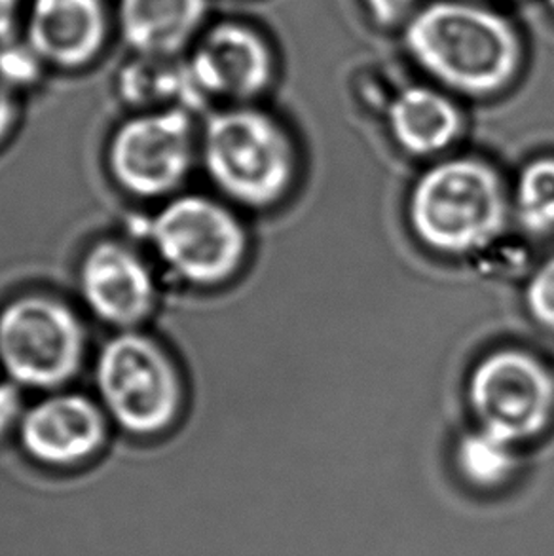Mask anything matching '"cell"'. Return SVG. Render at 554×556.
Segmentation results:
<instances>
[{
    "instance_id": "obj_1",
    "label": "cell",
    "mask_w": 554,
    "mask_h": 556,
    "mask_svg": "<svg viewBox=\"0 0 554 556\" xmlns=\"http://www.w3.org/2000/svg\"><path fill=\"white\" fill-rule=\"evenodd\" d=\"M405 45L427 75L471 98L503 90L522 60L517 33L502 15L454 0L419 10L406 25Z\"/></svg>"
},
{
    "instance_id": "obj_2",
    "label": "cell",
    "mask_w": 554,
    "mask_h": 556,
    "mask_svg": "<svg viewBox=\"0 0 554 556\" xmlns=\"http://www.w3.org/2000/svg\"><path fill=\"white\" fill-rule=\"evenodd\" d=\"M511 194L502 175L479 159H449L419 175L408 220L426 248L442 255L479 253L502 236Z\"/></svg>"
},
{
    "instance_id": "obj_3",
    "label": "cell",
    "mask_w": 554,
    "mask_h": 556,
    "mask_svg": "<svg viewBox=\"0 0 554 556\" xmlns=\"http://www.w3.org/2000/svg\"><path fill=\"white\" fill-rule=\"evenodd\" d=\"M205 174L230 202L264 210L294 181L291 137L270 114L238 105L211 114L202 136Z\"/></svg>"
},
{
    "instance_id": "obj_4",
    "label": "cell",
    "mask_w": 554,
    "mask_h": 556,
    "mask_svg": "<svg viewBox=\"0 0 554 556\" xmlns=\"http://www.w3.org/2000/svg\"><path fill=\"white\" fill-rule=\"evenodd\" d=\"M96 390L106 418L136 437L167 431L185 401L182 378L172 355L137 329L118 332L101 348Z\"/></svg>"
},
{
    "instance_id": "obj_5",
    "label": "cell",
    "mask_w": 554,
    "mask_h": 556,
    "mask_svg": "<svg viewBox=\"0 0 554 556\" xmlns=\"http://www.w3.org/2000/svg\"><path fill=\"white\" fill-rule=\"evenodd\" d=\"M149 236L165 268L194 287L223 286L249 251L240 218L210 195H175L152 218Z\"/></svg>"
},
{
    "instance_id": "obj_6",
    "label": "cell",
    "mask_w": 554,
    "mask_h": 556,
    "mask_svg": "<svg viewBox=\"0 0 554 556\" xmlns=\"http://www.w3.org/2000/svg\"><path fill=\"white\" fill-rule=\"evenodd\" d=\"M86 331L68 304L29 293L0 309V367L29 390H58L83 367Z\"/></svg>"
},
{
    "instance_id": "obj_7",
    "label": "cell",
    "mask_w": 554,
    "mask_h": 556,
    "mask_svg": "<svg viewBox=\"0 0 554 556\" xmlns=\"http://www.w3.org/2000/svg\"><path fill=\"white\" fill-rule=\"evenodd\" d=\"M194 162V128L185 109L142 111L114 129L109 174L137 200L167 198L187 181Z\"/></svg>"
},
{
    "instance_id": "obj_8",
    "label": "cell",
    "mask_w": 554,
    "mask_h": 556,
    "mask_svg": "<svg viewBox=\"0 0 554 556\" xmlns=\"http://www.w3.org/2000/svg\"><path fill=\"white\" fill-rule=\"evenodd\" d=\"M467 399L480 428L517 444L540 435L553 418L554 376L525 350H495L471 370Z\"/></svg>"
},
{
    "instance_id": "obj_9",
    "label": "cell",
    "mask_w": 554,
    "mask_h": 556,
    "mask_svg": "<svg viewBox=\"0 0 554 556\" xmlns=\"http://www.w3.org/2000/svg\"><path fill=\"white\" fill-rule=\"evenodd\" d=\"M78 291L101 324L134 331L156 306V279L136 249L121 240H101L84 253Z\"/></svg>"
},
{
    "instance_id": "obj_10",
    "label": "cell",
    "mask_w": 554,
    "mask_h": 556,
    "mask_svg": "<svg viewBox=\"0 0 554 556\" xmlns=\"http://www.w3.org/2000/svg\"><path fill=\"white\" fill-rule=\"evenodd\" d=\"M22 448L40 466L75 467L105 446L103 406L80 393H52L29 406L17 428Z\"/></svg>"
},
{
    "instance_id": "obj_11",
    "label": "cell",
    "mask_w": 554,
    "mask_h": 556,
    "mask_svg": "<svg viewBox=\"0 0 554 556\" xmlns=\"http://www.w3.org/2000/svg\"><path fill=\"white\" fill-rule=\"evenodd\" d=\"M187 63L205 103L213 99L245 103L270 84L268 46L255 30L234 23L211 29Z\"/></svg>"
},
{
    "instance_id": "obj_12",
    "label": "cell",
    "mask_w": 554,
    "mask_h": 556,
    "mask_svg": "<svg viewBox=\"0 0 554 556\" xmlns=\"http://www.w3.org/2000/svg\"><path fill=\"white\" fill-rule=\"evenodd\" d=\"M27 40L45 63L83 67L98 55L105 40L101 0H35Z\"/></svg>"
},
{
    "instance_id": "obj_13",
    "label": "cell",
    "mask_w": 554,
    "mask_h": 556,
    "mask_svg": "<svg viewBox=\"0 0 554 556\" xmlns=\"http://www.w3.org/2000/svg\"><path fill=\"white\" fill-rule=\"evenodd\" d=\"M388 129L406 154L427 159L456 143L464 118L446 93L429 86H408L391 99Z\"/></svg>"
},
{
    "instance_id": "obj_14",
    "label": "cell",
    "mask_w": 554,
    "mask_h": 556,
    "mask_svg": "<svg viewBox=\"0 0 554 556\" xmlns=\"http://www.w3.org/2000/svg\"><path fill=\"white\" fill-rule=\"evenodd\" d=\"M205 15V0H121L122 37L136 52L173 58Z\"/></svg>"
},
{
    "instance_id": "obj_15",
    "label": "cell",
    "mask_w": 554,
    "mask_h": 556,
    "mask_svg": "<svg viewBox=\"0 0 554 556\" xmlns=\"http://www.w3.org/2000/svg\"><path fill=\"white\" fill-rule=\"evenodd\" d=\"M118 86L122 99L139 106L141 113L158 109H185L190 113L207 105L196 88L188 63L172 58L141 55L122 71Z\"/></svg>"
},
{
    "instance_id": "obj_16",
    "label": "cell",
    "mask_w": 554,
    "mask_h": 556,
    "mask_svg": "<svg viewBox=\"0 0 554 556\" xmlns=\"http://www.w3.org/2000/svg\"><path fill=\"white\" fill-rule=\"evenodd\" d=\"M511 215L530 236L554 232V156L522 167L511 194Z\"/></svg>"
},
{
    "instance_id": "obj_17",
    "label": "cell",
    "mask_w": 554,
    "mask_h": 556,
    "mask_svg": "<svg viewBox=\"0 0 554 556\" xmlns=\"http://www.w3.org/2000/svg\"><path fill=\"white\" fill-rule=\"evenodd\" d=\"M456 464L465 481L475 486L490 489L509 479L517 466L515 444L479 428L457 443Z\"/></svg>"
},
{
    "instance_id": "obj_18",
    "label": "cell",
    "mask_w": 554,
    "mask_h": 556,
    "mask_svg": "<svg viewBox=\"0 0 554 556\" xmlns=\"http://www.w3.org/2000/svg\"><path fill=\"white\" fill-rule=\"evenodd\" d=\"M525 301L530 316L541 327L554 332V256L541 264L528 279Z\"/></svg>"
},
{
    "instance_id": "obj_19",
    "label": "cell",
    "mask_w": 554,
    "mask_h": 556,
    "mask_svg": "<svg viewBox=\"0 0 554 556\" xmlns=\"http://www.w3.org/2000/svg\"><path fill=\"white\" fill-rule=\"evenodd\" d=\"M45 61L27 46L7 45L0 48V84L8 86H27L37 83Z\"/></svg>"
},
{
    "instance_id": "obj_20",
    "label": "cell",
    "mask_w": 554,
    "mask_h": 556,
    "mask_svg": "<svg viewBox=\"0 0 554 556\" xmlns=\"http://www.w3.org/2000/svg\"><path fill=\"white\" fill-rule=\"evenodd\" d=\"M25 410L20 386L10 380L0 383V441L10 435L12 429L20 428Z\"/></svg>"
},
{
    "instance_id": "obj_21",
    "label": "cell",
    "mask_w": 554,
    "mask_h": 556,
    "mask_svg": "<svg viewBox=\"0 0 554 556\" xmlns=\"http://www.w3.org/2000/svg\"><path fill=\"white\" fill-rule=\"evenodd\" d=\"M368 12L380 25H395L403 22L413 10L416 0H365Z\"/></svg>"
},
{
    "instance_id": "obj_22",
    "label": "cell",
    "mask_w": 554,
    "mask_h": 556,
    "mask_svg": "<svg viewBox=\"0 0 554 556\" xmlns=\"http://www.w3.org/2000/svg\"><path fill=\"white\" fill-rule=\"evenodd\" d=\"M15 103L12 93L0 84V144L7 141L15 124Z\"/></svg>"
},
{
    "instance_id": "obj_23",
    "label": "cell",
    "mask_w": 554,
    "mask_h": 556,
    "mask_svg": "<svg viewBox=\"0 0 554 556\" xmlns=\"http://www.w3.org/2000/svg\"><path fill=\"white\" fill-rule=\"evenodd\" d=\"M17 10H20V0H0V40L12 37Z\"/></svg>"
},
{
    "instance_id": "obj_24",
    "label": "cell",
    "mask_w": 554,
    "mask_h": 556,
    "mask_svg": "<svg viewBox=\"0 0 554 556\" xmlns=\"http://www.w3.org/2000/svg\"><path fill=\"white\" fill-rule=\"evenodd\" d=\"M549 2V7L553 8V12H554V0H547Z\"/></svg>"
}]
</instances>
